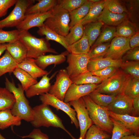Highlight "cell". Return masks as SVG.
I'll return each mask as SVG.
<instances>
[{
	"label": "cell",
	"mask_w": 139,
	"mask_h": 139,
	"mask_svg": "<svg viewBox=\"0 0 139 139\" xmlns=\"http://www.w3.org/2000/svg\"><path fill=\"white\" fill-rule=\"evenodd\" d=\"M108 133L93 124L86 132L83 139H110Z\"/></svg>",
	"instance_id": "cell-38"
},
{
	"label": "cell",
	"mask_w": 139,
	"mask_h": 139,
	"mask_svg": "<svg viewBox=\"0 0 139 139\" xmlns=\"http://www.w3.org/2000/svg\"><path fill=\"white\" fill-rule=\"evenodd\" d=\"M71 80L73 83L77 85L98 84L103 81L100 78L93 75L91 72L88 71L80 74Z\"/></svg>",
	"instance_id": "cell-33"
},
{
	"label": "cell",
	"mask_w": 139,
	"mask_h": 139,
	"mask_svg": "<svg viewBox=\"0 0 139 139\" xmlns=\"http://www.w3.org/2000/svg\"><path fill=\"white\" fill-rule=\"evenodd\" d=\"M20 31L18 29L6 31L0 29V44L11 43L19 39Z\"/></svg>",
	"instance_id": "cell-42"
},
{
	"label": "cell",
	"mask_w": 139,
	"mask_h": 139,
	"mask_svg": "<svg viewBox=\"0 0 139 139\" xmlns=\"http://www.w3.org/2000/svg\"><path fill=\"white\" fill-rule=\"evenodd\" d=\"M111 118L113 123V127L110 139H120L125 136L133 134L119 122L111 117Z\"/></svg>",
	"instance_id": "cell-40"
},
{
	"label": "cell",
	"mask_w": 139,
	"mask_h": 139,
	"mask_svg": "<svg viewBox=\"0 0 139 139\" xmlns=\"http://www.w3.org/2000/svg\"><path fill=\"white\" fill-rule=\"evenodd\" d=\"M60 139H63V138H61Z\"/></svg>",
	"instance_id": "cell-56"
},
{
	"label": "cell",
	"mask_w": 139,
	"mask_h": 139,
	"mask_svg": "<svg viewBox=\"0 0 139 139\" xmlns=\"http://www.w3.org/2000/svg\"><path fill=\"white\" fill-rule=\"evenodd\" d=\"M20 136L22 138H29L32 139H49L47 134L43 133L38 128H34L27 135Z\"/></svg>",
	"instance_id": "cell-48"
},
{
	"label": "cell",
	"mask_w": 139,
	"mask_h": 139,
	"mask_svg": "<svg viewBox=\"0 0 139 139\" xmlns=\"http://www.w3.org/2000/svg\"><path fill=\"white\" fill-rule=\"evenodd\" d=\"M133 99L123 93L117 95L114 101L105 108L116 114L132 116Z\"/></svg>",
	"instance_id": "cell-13"
},
{
	"label": "cell",
	"mask_w": 139,
	"mask_h": 139,
	"mask_svg": "<svg viewBox=\"0 0 139 139\" xmlns=\"http://www.w3.org/2000/svg\"><path fill=\"white\" fill-rule=\"evenodd\" d=\"M19 39L27 49V57L36 59L47 53L58 54L45 38H37L28 31H20Z\"/></svg>",
	"instance_id": "cell-3"
},
{
	"label": "cell",
	"mask_w": 139,
	"mask_h": 139,
	"mask_svg": "<svg viewBox=\"0 0 139 139\" xmlns=\"http://www.w3.org/2000/svg\"><path fill=\"white\" fill-rule=\"evenodd\" d=\"M17 67L24 70L36 80L49 74L47 71L40 68L36 64L35 59L33 58L27 57L18 64Z\"/></svg>",
	"instance_id": "cell-20"
},
{
	"label": "cell",
	"mask_w": 139,
	"mask_h": 139,
	"mask_svg": "<svg viewBox=\"0 0 139 139\" xmlns=\"http://www.w3.org/2000/svg\"><path fill=\"white\" fill-rule=\"evenodd\" d=\"M15 101L13 94L5 88L0 87V111L11 110Z\"/></svg>",
	"instance_id": "cell-32"
},
{
	"label": "cell",
	"mask_w": 139,
	"mask_h": 139,
	"mask_svg": "<svg viewBox=\"0 0 139 139\" xmlns=\"http://www.w3.org/2000/svg\"><path fill=\"white\" fill-rule=\"evenodd\" d=\"M93 3H97L100 1L101 0H90Z\"/></svg>",
	"instance_id": "cell-54"
},
{
	"label": "cell",
	"mask_w": 139,
	"mask_h": 139,
	"mask_svg": "<svg viewBox=\"0 0 139 139\" xmlns=\"http://www.w3.org/2000/svg\"><path fill=\"white\" fill-rule=\"evenodd\" d=\"M0 139H6L4 137L0 132Z\"/></svg>",
	"instance_id": "cell-55"
},
{
	"label": "cell",
	"mask_w": 139,
	"mask_h": 139,
	"mask_svg": "<svg viewBox=\"0 0 139 139\" xmlns=\"http://www.w3.org/2000/svg\"><path fill=\"white\" fill-rule=\"evenodd\" d=\"M120 139H139V136L132 134L125 136Z\"/></svg>",
	"instance_id": "cell-52"
},
{
	"label": "cell",
	"mask_w": 139,
	"mask_h": 139,
	"mask_svg": "<svg viewBox=\"0 0 139 139\" xmlns=\"http://www.w3.org/2000/svg\"><path fill=\"white\" fill-rule=\"evenodd\" d=\"M133 111L132 116L139 117V95L133 99Z\"/></svg>",
	"instance_id": "cell-51"
},
{
	"label": "cell",
	"mask_w": 139,
	"mask_h": 139,
	"mask_svg": "<svg viewBox=\"0 0 139 139\" xmlns=\"http://www.w3.org/2000/svg\"><path fill=\"white\" fill-rule=\"evenodd\" d=\"M51 10L44 13H37L25 15L24 20L16 27L20 31H28L32 28L41 27L48 18L51 16Z\"/></svg>",
	"instance_id": "cell-15"
},
{
	"label": "cell",
	"mask_w": 139,
	"mask_h": 139,
	"mask_svg": "<svg viewBox=\"0 0 139 139\" xmlns=\"http://www.w3.org/2000/svg\"><path fill=\"white\" fill-rule=\"evenodd\" d=\"M33 119L30 123L36 128L43 126L60 128L67 133L72 139L75 138L66 128L62 120L52 110L49 106L42 103L32 108Z\"/></svg>",
	"instance_id": "cell-1"
},
{
	"label": "cell",
	"mask_w": 139,
	"mask_h": 139,
	"mask_svg": "<svg viewBox=\"0 0 139 139\" xmlns=\"http://www.w3.org/2000/svg\"><path fill=\"white\" fill-rule=\"evenodd\" d=\"M93 3L90 0H87L82 6L69 12L70 18L69 25L70 29L79 23L86 16Z\"/></svg>",
	"instance_id": "cell-23"
},
{
	"label": "cell",
	"mask_w": 139,
	"mask_h": 139,
	"mask_svg": "<svg viewBox=\"0 0 139 139\" xmlns=\"http://www.w3.org/2000/svg\"><path fill=\"white\" fill-rule=\"evenodd\" d=\"M70 32L65 37L66 42L69 46L81 39L84 34V26L78 23L70 29Z\"/></svg>",
	"instance_id": "cell-35"
},
{
	"label": "cell",
	"mask_w": 139,
	"mask_h": 139,
	"mask_svg": "<svg viewBox=\"0 0 139 139\" xmlns=\"http://www.w3.org/2000/svg\"><path fill=\"white\" fill-rule=\"evenodd\" d=\"M33 0H17L12 11L4 19L0 20V29L16 27L24 20L27 9L34 2Z\"/></svg>",
	"instance_id": "cell-7"
},
{
	"label": "cell",
	"mask_w": 139,
	"mask_h": 139,
	"mask_svg": "<svg viewBox=\"0 0 139 139\" xmlns=\"http://www.w3.org/2000/svg\"><path fill=\"white\" fill-rule=\"evenodd\" d=\"M110 43L108 42L90 48L88 53L90 58L103 57L106 54Z\"/></svg>",
	"instance_id": "cell-44"
},
{
	"label": "cell",
	"mask_w": 139,
	"mask_h": 139,
	"mask_svg": "<svg viewBox=\"0 0 139 139\" xmlns=\"http://www.w3.org/2000/svg\"><path fill=\"white\" fill-rule=\"evenodd\" d=\"M87 0H58L57 4L62 8L69 12L80 7Z\"/></svg>",
	"instance_id": "cell-43"
},
{
	"label": "cell",
	"mask_w": 139,
	"mask_h": 139,
	"mask_svg": "<svg viewBox=\"0 0 139 139\" xmlns=\"http://www.w3.org/2000/svg\"><path fill=\"white\" fill-rule=\"evenodd\" d=\"M111 117L117 121L135 135L139 136V117L127 114H118L109 111Z\"/></svg>",
	"instance_id": "cell-16"
},
{
	"label": "cell",
	"mask_w": 139,
	"mask_h": 139,
	"mask_svg": "<svg viewBox=\"0 0 139 139\" xmlns=\"http://www.w3.org/2000/svg\"><path fill=\"white\" fill-rule=\"evenodd\" d=\"M18 64L6 50L0 58V77L5 74L12 73L17 67Z\"/></svg>",
	"instance_id": "cell-30"
},
{
	"label": "cell",
	"mask_w": 139,
	"mask_h": 139,
	"mask_svg": "<svg viewBox=\"0 0 139 139\" xmlns=\"http://www.w3.org/2000/svg\"><path fill=\"white\" fill-rule=\"evenodd\" d=\"M38 28L37 32L38 34L41 36H45V38L48 41L52 40L59 43L68 51L69 46L66 42L65 37L58 34L44 24Z\"/></svg>",
	"instance_id": "cell-26"
},
{
	"label": "cell",
	"mask_w": 139,
	"mask_h": 139,
	"mask_svg": "<svg viewBox=\"0 0 139 139\" xmlns=\"http://www.w3.org/2000/svg\"><path fill=\"white\" fill-rule=\"evenodd\" d=\"M137 31L134 25L126 20L118 25L116 29L115 37L130 38Z\"/></svg>",
	"instance_id": "cell-34"
},
{
	"label": "cell",
	"mask_w": 139,
	"mask_h": 139,
	"mask_svg": "<svg viewBox=\"0 0 139 139\" xmlns=\"http://www.w3.org/2000/svg\"><path fill=\"white\" fill-rule=\"evenodd\" d=\"M39 99L42 103L50 106L57 110L64 111L70 118L71 123L74 124L76 128H79V124L75 111L69 103L65 102L49 93L40 95Z\"/></svg>",
	"instance_id": "cell-9"
},
{
	"label": "cell",
	"mask_w": 139,
	"mask_h": 139,
	"mask_svg": "<svg viewBox=\"0 0 139 139\" xmlns=\"http://www.w3.org/2000/svg\"><path fill=\"white\" fill-rule=\"evenodd\" d=\"M119 68L115 66H110L91 73L93 75L100 77L103 81L113 75Z\"/></svg>",
	"instance_id": "cell-46"
},
{
	"label": "cell",
	"mask_w": 139,
	"mask_h": 139,
	"mask_svg": "<svg viewBox=\"0 0 139 139\" xmlns=\"http://www.w3.org/2000/svg\"><path fill=\"white\" fill-rule=\"evenodd\" d=\"M123 93L132 99L139 95V79L131 77Z\"/></svg>",
	"instance_id": "cell-41"
},
{
	"label": "cell",
	"mask_w": 139,
	"mask_h": 139,
	"mask_svg": "<svg viewBox=\"0 0 139 139\" xmlns=\"http://www.w3.org/2000/svg\"><path fill=\"white\" fill-rule=\"evenodd\" d=\"M73 83L66 69H61L56 75L55 81L48 93L64 101L67 90Z\"/></svg>",
	"instance_id": "cell-11"
},
{
	"label": "cell",
	"mask_w": 139,
	"mask_h": 139,
	"mask_svg": "<svg viewBox=\"0 0 139 139\" xmlns=\"http://www.w3.org/2000/svg\"><path fill=\"white\" fill-rule=\"evenodd\" d=\"M130 47L131 49L139 46V32L137 31L131 37L129 40Z\"/></svg>",
	"instance_id": "cell-50"
},
{
	"label": "cell",
	"mask_w": 139,
	"mask_h": 139,
	"mask_svg": "<svg viewBox=\"0 0 139 139\" xmlns=\"http://www.w3.org/2000/svg\"><path fill=\"white\" fill-rule=\"evenodd\" d=\"M98 84L77 85L73 83L67 90L64 101L65 103L77 100L83 97L88 95L95 89Z\"/></svg>",
	"instance_id": "cell-14"
},
{
	"label": "cell",
	"mask_w": 139,
	"mask_h": 139,
	"mask_svg": "<svg viewBox=\"0 0 139 139\" xmlns=\"http://www.w3.org/2000/svg\"><path fill=\"white\" fill-rule=\"evenodd\" d=\"M6 50L18 64L27 57V49L19 39L13 42L7 43Z\"/></svg>",
	"instance_id": "cell-21"
},
{
	"label": "cell",
	"mask_w": 139,
	"mask_h": 139,
	"mask_svg": "<svg viewBox=\"0 0 139 139\" xmlns=\"http://www.w3.org/2000/svg\"><path fill=\"white\" fill-rule=\"evenodd\" d=\"M123 62L121 59L114 60L108 57L90 58L87 65L88 70L91 72L114 66L120 68Z\"/></svg>",
	"instance_id": "cell-17"
},
{
	"label": "cell",
	"mask_w": 139,
	"mask_h": 139,
	"mask_svg": "<svg viewBox=\"0 0 139 139\" xmlns=\"http://www.w3.org/2000/svg\"><path fill=\"white\" fill-rule=\"evenodd\" d=\"M51 10V16L44 22V24L58 34L64 37L70 29L69 12L57 4Z\"/></svg>",
	"instance_id": "cell-6"
},
{
	"label": "cell",
	"mask_w": 139,
	"mask_h": 139,
	"mask_svg": "<svg viewBox=\"0 0 139 139\" xmlns=\"http://www.w3.org/2000/svg\"><path fill=\"white\" fill-rule=\"evenodd\" d=\"M127 13L117 14L112 12L105 7L98 18L97 20L109 25H118L127 20Z\"/></svg>",
	"instance_id": "cell-22"
},
{
	"label": "cell",
	"mask_w": 139,
	"mask_h": 139,
	"mask_svg": "<svg viewBox=\"0 0 139 139\" xmlns=\"http://www.w3.org/2000/svg\"><path fill=\"white\" fill-rule=\"evenodd\" d=\"M6 44H0V56L6 50Z\"/></svg>",
	"instance_id": "cell-53"
},
{
	"label": "cell",
	"mask_w": 139,
	"mask_h": 139,
	"mask_svg": "<svg viewBox=\"0 0 139 139\" xmlns=\"http://www.w3.org/2000/svg\"><path fill=\"white\" fill-rule=\"evenodd\" d=\"M82 98L93 124L108 134H111L113 124L109 111L96 104L88 95Z\"/></svg>",
	"instance_id": "cell-5"
},
{
	"label": "cell",
	"mask_w": 139,
	"mask_h": 139,
	"mask_svg": "<svg viewBox=\"0 0 139 139\" xmlns=\"http://www.w3.org/2000/svg\"><path fill=\"white\" fill-rule=\"evenodd\" d=\"M5 84V88L13 94L15 98V102L11 109L12 114L21 120L30 122L33 119L32 108L25 96L24 91L21 84H18L16 87L14 82L10 81L7 77Z\"/></svg>",
	"instance_id": "cell-2"
},
{
	"label": "cell",
	"mask_w": 139,
	"mask_h": 139,
	"mask_svg": "<svg viewBox=\"0 0 139 139\" xmlns=\"http://www.w3.org/2000/svg\"><path fill=\"white\" fill-rule=\"evenodd\" d=\"M88 95L96 104L102 107H106L115 100L116 96L108 95L93 91Z\"/></svg>",
	"instance_id": "cell-36"
},
{
	"label": "cell",
	"mask_w": 139,
	"mask_h": 139,
	"mask_svg": "<svg viewBox=\"0 0 139 139\" xmlns=\"http://www.w3.org/2000/svg\"><path fill=\"white\" fill-rule=\"evenodd\" d=\"M116 31V29L114 27L108 26H105L91 48L99 44L109 42L115 37Z\"/></svg>",
	"instance_id": "cell-37"
},
{
	"label": "cell",
	"mask_w": 139,
	"mask_h": 139,
	"mask_svg": "<svg viewBox=\"0 0 139 139\" xmlns=\"http://www.w3.org/2000/svg\"><path fill=\"white\" fill-rule=\"evenodd\" d=\"M68 103L75 111L80 128V137L76 139H83L88 129L93 124V122L89 117L82 98Z\"/></svg>",
	"instance_id": "cell-10"
},
{
	"label": "cell",
	"mask_w": 139,
	"mask_h": 139,
	"mask_svg": "<svg viewBox=\"0 0 139 139\" xmlns=\"http://www.w3.org/2000/svg\"><path fill=\"white\" fill-rule=\"evenodd\" d=\"M131 77L119 68L113 75L97 85L93 91L116 96L123 93Z\"/></svg>",
	"instance_id": "cell-4"
},
{
	"label": "cell",
	"mask_w": 139,
	"mask_h": 139,
	"mask_svg": "<svg viewBox=\"0 0 139 139\" xmlns=\"http://www.w3.org/2000/svg\"><path fill=\"white\" fill-rule=\"evenodd\" d=\"M17 0H0V18L5 16L9 8L15 5Z\"/></svg>",
	"instance_id": "cell-49"
},
{
	"label": "cell",
	"mask_w": 139,
	"mask_h": 139,
	"mask_svg": "<svg viewBox=\"0 0 139 139\" xmlns=\"http://www.w3.org/2000/svg\"><path fill=\"white\" fill-rule=\"evenodd\" d=\"M68 52L66 51L58 55L49 54L40 56L35 59L37 65L42 69L45 70L49 66L58 65L64 62Z\"/></svg>",
	"instance_id": "cell-19"
},
{
	"label": "cell",
	"mask_w": 139,
	"mask_h": 139,
	"mask_svg": "<svg viewBox=\"0 0 139 139\" xmlns=\"http://www.w3.org/2000/svg\"><path fill=\"white\" fill-rule=\"evenodd\" d=\"M125 55L122 59L123 62L126 61L139 62V47L129 49Z\"/></svg>",
	"instance_id": "cell-47"
},
{
	"label": "cell",
	"mask_w": 139,
	"mask_h": 139,
	"mask_svg": "<svg viewBox=\"0 0 139 139\" xmlns=\"http://www.w3.org/2000/svg\"><path fill=\"white\" fill-rule=\"evenodd\" d=\"M90 48L88 38L84 34L81 39L69 46L68 52L74 54H88Z\"/></svg>",
	"instance_id": "cell-31"
},
{
	"label": "cell",
	"mask_w": 139,
	"mask_h": 139,
	"mask_svg": "<svg viewBox=\"0 0 139 139\" xmlns=\"http://www.w3.org/2000/svg\"><path fill=\"white\" fill-rule=\"evenodd\" d=\"M120 68L132 77L139 79V62L133 61L123 62Z\"/></svg>",
	"instance_id": "cell-39"
},
{
	"label": "cell",
	"mask_w": 139,
	"mask_h": 139,
	"mask_svg": "<svg viewBox=\"0 0 139 139\" xmlns=\"http://www.w3.org/2000/svg\"><path fill=\"white\" fill-rule=\"evenodd\" d=\"M66 56L68 65L66 70L71 80L88 71L87 65L90 58L88 54H74L68 52Z\"/></svg>",
	"instance_id": "cell-8"
},
{
	"label": "cell",
	"mask_w": 139,
	"mask_h": 139,
	"mask_svg": "<svg viewBox=\"0 0 139 139\" xmlns=\"http://www.w3.org/2000/svg\"><path fill=\"white\" fill-rule=\"evenodd\" d=\"M105 7V0L97 3H93L86 16L79 23L83 26L97 21V19Z\"/></svg>",
	"instance_id": "cell-28"
},
{
	"label": "cell",
	"mask_w": 139,
	"mask_h": 139,
	"mask_svg": "<svg viewBox=\"0 0 139 139\" xmlns=\"http://www.w3.org/2000/svg\"><path fill=\"white\" fill-rule=\"evenodd\" d=\"M21 120L19 117L13 115L10 109L0 111V129L3 130L10 126H20Z\"/></svg>",
	"instance_id": "cell-25"
},
{
	"label": "cell",
	"mask_w": 139,
	"mask_h": 139,
	"mask_svg": "<svg viewBox=\"0 0 139 139\" xmlns=\"http://www.w3.org/2000/svg\"><path fill=\"white\" fill-rule=\"evenodd\" d=\"M105 7L110 11L115 13L122 14L127 13V11L125 7L119 1L116 0H105Z\"/></svg>",
	"instance_id": "cell-45"
},
{
	"label": "cell",
	"mask_w": 139,
	"mask_h": 139,
	"mask_svg": "<svg viewBox=\"0 0 139 139\" xmlns=\"http://www.w3.org/2000/svg\"><path fill=\"white\" fill-rule=\"evenodd\" d=\"M48 74L43 76L39 82L31 86L25 91L27 97L30 98L49 92L51 85L50 83L51 78L48 76Z\"/></svg>",
	"instance_id": "cell-18"
},
{
	"label": "cell",
	"mask_w": 139,
	"mask_h": 139,
	"mask_svg": "<svg viewBox=\"0 0 139 139\" xmlns=\"http://www.w3.org/2000/svg\"><path fill=\"white\" fill-rule=\"evenodd\" d=\"M103 23L97 20L86 24L84 27V34L88 38L90 47L94 44L100 33Z\"/></svg>",
	"instance_id": "cell-24"
},
{
	"label": "cell",
	"mask_w": 139,
	"mask_h": 139,
	"mask_svg": "<svg viewBox=\"0 0 139 139\" xmlns=\"http://www.w3.org/2000/svg\"><path fill=\"white\" fill-rule=\"evenodd\" d=\"M38 2L30 6L26 10L25 15L37 13H44L51 10L57 4V0H39Z\"/></svg>",
	"instance_id": "cell-27"
},
{
	"label": "cell",
	"mask_w": 139,
	"mask_h": 139,
	"mask_svg": "<svg viewBox=\"0 0 139 139\" xmlns=\"http://www.w3.org/2000/svg\"><path fill=\"white\" fill-rule=\"evenodd\" d=\"M130 38L116 37L113 39L106 55L103 57L114 60L121 59L124 55L131 49Z\"/></svg>",
	"instance_id": "cell-12"
},
{
	"label": "cell",
	"mask_w": 139,
	"mask_h": 139,
	"mask_svg": "<svg viewBox=\"0 0 139 139\" xmlns=\"http://www.w3.org/2000/svg\"><path fill=\"white\" fill-rule=\"evenodd\" d=\"M14 75L19 81L22 88L25 91L32 85L38 82L25 71L18 67L12 72Z\"/></svg>",
	"instance_id": "cell-29"
}]
</instances>
